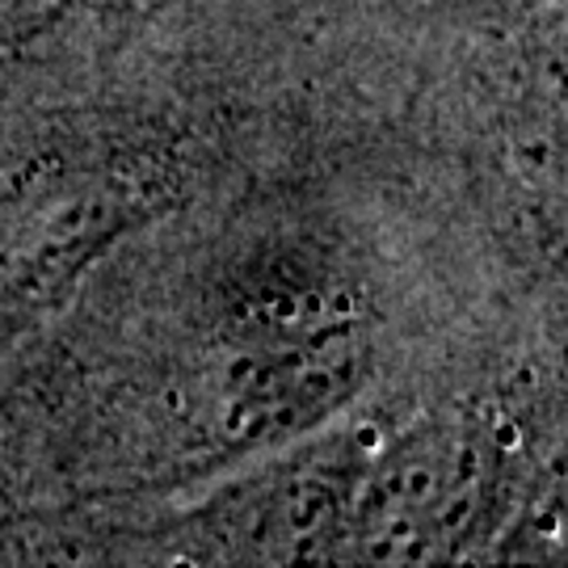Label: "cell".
Instances as JSON below:
<instances>
[{
    "label": "cell",
    "mask_w": 568,
    "mask_h": 568,
    "mask_svg": "<svg viewBox=\"0 0 568 568\" xmlns=\"http://www.w3.org/2000/svg\"><path fill=\"white\" fill-rule=\"evenodd\" d=\"M493 455L471 426L443 422L384 450L337 518V548L371 565L447 560L485 523Z\"/></svg>",
    "instance_id": "obj_1"
},
{
    "label": "cell",
    "mask_w": 568,
    "mask_h": 568,
    "mask_svg": "<svg viewBox=\"0 0 568 568\" xmlns=\"http://www.w3.org/2000/svg\"><path fill=\"white\" fill-rule=\"evenodd\" d=\"M98 0H0V60H13L26 47L63 30Z\"/></svg>",
    "instance_id": "obj_2"
}]
</instances>
